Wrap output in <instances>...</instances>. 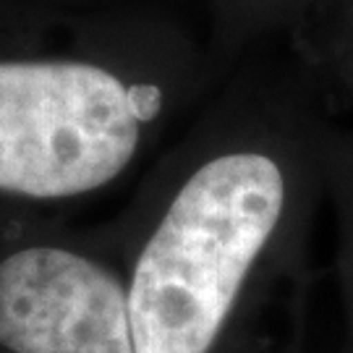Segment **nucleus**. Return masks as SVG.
I'll return each instance as SVG.
<instances>
[{"instance_id": "f257e3e1", "label": "nucleus", "mask_w": 353, "mask_h": 353, "mask_svg": "<svg viewBox=\"0 0 353 353\" xmlns=\"http://www.w3.org/2000/svg\"><path fill=\"white\" fill-rule=\"evenodd\" d=\"M278 141L225 144L178 186L131 285L137 353H220L301 214L303 168Z\"/></svg>"}, {"instance_id": "f03ea898", "label": "nucleus", "mask_w": 353, "mask_h": 353, "mask_svg": "<svg viewBox=\"0 0 353 353\" xmlns=\"http://www.w3.org/2000/svg\"><path fill=\"white\" fill-rule=\"evenodd\" d=\"M157 92L84 61H0V191L68 199L108 186L134 160Z\"/></svg>"}, {"instance_id": "7ed1b4c3", "label": "nucleus", "mask_w": 353, "mask_h": 353, "mask_svg": "<svg viewBox=\"0 0 353 353\" xmlns=\"http://www.w3.org/2000/svg\"><path fill=\"white\" fill-rule=\"evenodd\" d=\"M0 345L11 353H137L128 290L68 249L13 252L0 262Z\"/></svg>"}, {"instance_id": "20e7f679", "label": "nucleus", "mask_w": 353, "mask_h": 353, "mask_svg": "<svg viewBox=\"0 0 353 353\" xmlns=\"http://www.w3.org/2000/svg\"><path fill=\"white\" fill-rule=\"evenodd\" d=\"M322 165L332 183L341 214V280L345 299V353H353V131L330 134Z\"/></svg>"}, {"instance_id": "39448f33", "label": "nucleus", "mask_w": 353, "mask_h": 353, "mask_svg": "<svg viewBox=\"0 0 353 353\" xmlns=\"http://www.w3.org/2000/svg\"><path fill=\"white\" fill-rule=\"evenodd\" d=\"M312 26L330 97L353 105V0H325L322 16Z\"/></svg>"}]
</instances>
